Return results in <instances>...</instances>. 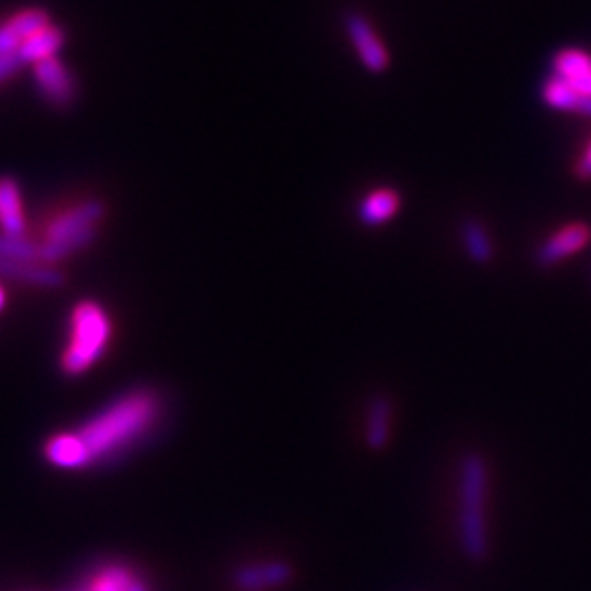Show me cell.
<instances>
[{
	"mask_svg": "<svg viewBox=\"0 0 591 591\" xmlns=\"http://www.w3.org/2000/svg\"><path fill=\"white\" fill-rule=\"evenodd\" d=\"M392 427V405L388 399L379 397L368 408L366 416V443L370 449L386 447Z\"/></svg>",
	"mask_w": 591,
	"mask_h": 591,
	"instance_id": "16",
	"label": "cell"
},
{
	"mask_svg": "<svg viewBox=\"0 0 591 591\" xmlns=\"http://www.w3.org/2000/svg\"><path fill=\"white\" fill-rule=\"evenodd\" d=\"M0 259L22 263H44L40 243L29 241L25 235L0 233Z\"/></svg>",
	"mask_w": 591,
	"mask_h": 591,
	"instance_id": "18",
	"label": "cell"
},
{
	"mask_svg": "<svg viewBox=\"0 0 591 591\" xmlns=\"http://www.w3.org/2000/svg\"><path fill=\"white\" fill-rule=\"evenodd\" d=\"M589 239L591 228L587 224H567L561 230H556L550 239L541 243L537 250V263L543 265V268H552V265L574 257L576 252H581L589 243Z\"/></svg>",
	"mask_w": 591,
	"mask_h": 591,
	"instance_id": "7",
	"label": "cell"
},
{
	"mask_svg": "<svg viewBox=\"0 0 591 591\" xmlns=\"http://www.w3.org/2000/svg\"><path fill=\"white\" fill-rule=\"evenodd\" d=\"M0 276H7L11 281L27 283L33 287H60L64 285V274L55 270V265L46 263H22V261H9L0 259Z\"/></svg>",
	"mask_w": 591,
	"mask_h": 591,
	"instance_id": "10",
	"label": "cell"
},
{
	"mask_svg": "<svg viewBox=\"0 0 591 591\" xmlns=\"http://www.w3.org/2000/svg\"><path fill=\"white\" fill-rule=\"evenodd\" d=\"M64 46V31L55 25H46L20 46L18 57L22 64H40L44 60H53Z\"/></svg>",
	"mask_w": 591,
	"mask_h": 591,
	"instance_id": "13",
	"label": "cell"
},
{
	"mask_svg": "<svg viewBox=\"0 0 591 591\" xmlns=\"http://www.w3.org/2000/svg\"><path fill=\"white\" fill-rule=\"evenodd\" d=\"M292 578V567L283 561H263V563H252L241 567L235 574V583L246 589H265V587H276L287 583Z\"/></svg>",
	"mask_w": 591,
	"mask_h": 591,
	"instance_id": "11",
	"label": "cell"
},
{
	"mask_svg": "<svg viewBox=\"0 0 591 591\" xmlns=\"http://www.w3.org/2000/svg\"><path fill=\"white\" fill-rule=\"evenodd\" d=\"M112 338V322L99 303L84 300L73 309L71 342H68L62 368L66 375H81L95 366L106 353Z\"/></svg>",
	"mask_w": 591,
	"mask_h": 591,
	"instance_id": "4",
	"label": "cell"
},
{
	"mask_svg": "<svg viewBox=\"0 0 591 591\" xmlns=\"http://www.w3.org/2000/svg\"><path fill=\"white\" fill-rule=\"evenodd\" d=\"M25 66L20 62V57L16 55V53H11V55H0V84H3V81H7V79H11L14 77L20 68Z\"/></svg>",
	"mask_w": 591,
	"mask_h": 591,
	"instance_id": "20",
	"label": "cell"
},
{
	"mask_svg": "<svg viewBox=\"0 0 591 591\" xmlns=\"http://www.w3.org/2000/svg\"><path fill=\"white\" fill-rule=\"evenodd\" d=\"M401 197L392 189H375L368 193L359 208V217L366 226H381L390 222V219L399 213Z\"/></svg>",
	"mask_w": 591,
	"mask_h": 591,
	"instance_id": "15",
	"label": "cell"
},
{
	"mask_svg": "<svg viewBox=\"0 0 591 591\" xmlns=\"http://www.w3.org/2000/svg\"><path fill=\"white\" fill-rule=\"evenodd\" d=\"M346 33H349V40L359 57V62H362L368 71H386L390 66V53L384 40L377 36L375 27L370 25L364 16L353 14L346 18Z\"/></svg>",
	"mask_w": 591,
	"mask_h": 591,
	"instance_id": "6",
	"label": "cell"
},
{
	"mask_svg": "<svg viewBox=\"0 0 591 591\" xmlns=\"http://www.w3.org/2000/svg\"><path fill=\"white\" fill-rule=\"evenodd\" d=\"M160 416V399L149 390H136L114 401L95 419L75 432L84 445L90 465L121 454L123 449L141 440Z\"/></svg>",
	"mask_w": 591,
	"mask_h": 591,
	"instance_id": "1",
	"label": "cell"
},
{
	"mask_svg": "<svg viewBox=\"0 0 591 591\" xmlns=\"http://www.w3.org/2000/svg\"><path fill=\"white\" fill-rule=\"evenodd\" d=\"M44 456L53 467L60 469H84L90 467V460L84 445L75 432L57 434L44 447Z\"/></svg>",
	"mask_w": 591,
	"mask_h": 591,
	"instance_id": "12",
	"label": "cell"
},
{
	"mask_svg": "<svg viewBox=\"0 0 591 591\" xmlns=\"http://www.w3.org/2000/svg\"><path fill=\"white\" fill-rule=\"evenodd\" d=\"M46 25H51V20L44 9L40 7L20 9L18 14H14L0 25V55L18 53L20 46L25 44L33 33L40 31Z\"/></svg>",
	"mask_w": 591,
	"mask_h": 591,
	"instance_id": "8",
	"label": "cell"
},
{
	"mask_svg": "<svg viewBox=\"0 0 591 591\" xmlns=\"http://www.w3.org/2000/svg\"><path fill=\"white\" fill-rule=\"evenodd\" d=\"M77 591H149V587L132 567L112 563L99 567Z\"/></svg>",
	"mask_w": 591,
	"mask_h": 591,
	"instance_id": "9",
	"label": "cell"
},
{
	"mask_svg": "<svg viewBox=\"0 0 591 591\" xmlns=\"http://www.w3.org/2000/svg\"><path fill=\"white\" fill-rule=\"evenodd\" d=\"M103 215H106V206L99 200H88L66 208L44 230V241L40 243L42 261L46 265H55L88 248L97 239V228L103 222Z\"/></svg>",
	"mask_w": 591,
	"mask_h": 591,
	"instance_id": "3",
	"label": "cell"
},
{
	"mask_svg": "<svg viewBox=\"0 0 591 591\" xmlns=\"http://www.w3.org/2000/svg\"><path fill=\"white\" fill-rule=\"evenodd\" d=\"M574 171H576V176L581 178V180H591V141H589V145L585 147L583 156L578 158Z\"/></svg>",
	"mask_w": 591,
	"mask_h": 591,
	"instance_id": "21",
	"label": "cell"
},
{
	"mask_svg": "<svg viewBox=\"0 0 591 591\" xmlns=\"http://www.w3.org/2000/svg\"><path fill=\"white\" fill-rule=\"evenodd\" d=\"M22 195L14 178H0V228L5 235H25Z\"/></svg>",
	"mask_w": 591,
	"mask_h": 591,
	"instance_id": "14",
	"label": "cell"
},
{
	"mask_svg": "<svg viewBox=\"0 0 591 591\" xmlns=\"http://www.w3.org/2000/svg\"><path fill=\"white\" fill-rule=\"evenodd\" d=\"M486 493H489V469L482 456L471 454L462 460L458 478V532L462 548L471 559H482L489 550Z\"/></svg>",
	"mask_w": 591,
	"mask_h": 591,
	"instance_id": "2",
	"label": "cell"
},
{
	"mask_svg": "<svg viewBox=\"0 0 591 591\" xmlns=\"http://www.w3.org/2000/svg\"><path fill=\"white\" fill-rule=\"evenodd\" d=\"M541 97L550 108L561 110V112H578V106H581V99H583L570 84H565L563 79L554 75L546 81V84H543Z\"/></svg>",
	"mask_w": 591,
	"mask_h": 591,
	"instance_id": "17",
	"label": "cell"
},
{
	"mask_svg": "<svg viewBox=\"0 0 591 591\" xmlns=\"http://www.w3.org/2000/svg\"><path fill=\"white\" fill-rule=\"evenodd\" d=\"M5 300H7V296H5V289H3V287H0V309H3V307H5Z\"/></svg>",
	"mask_w": 591,
	"mask_h": 591,
	"instance_id": "23",
	"label": "cell"
},
{
	"mask_svg": "<svg viewBox=\"0 0 591 591\" xmlns=\"http://www.w3.org/2000/svg\"><path fill=\"white\" fill-rule=\"evenodd\" d=\"M33 77H36V86L42 99L49 106L57 110L73 106L77 99V79L60 57H53V60H44L33 66Z\"/></svg>",
	"mask_w": 591,
	"mask_h": 591,
	"instance_id": "5",
	"label": "cell"
},
{
	"mask_svg": "<svg viewBox=\"0 0 591 591\" xmlns=\"http://www.w3.org/2000/svg\"><path fill=\"white\" fill-rule=\"evenodd\" d=\"M578 114H585V117H591V97H583L581 106H578Z\"/></svg>",
	"mask_w": 591,
	"mask_h": 591,
	"instance_id": "22",
	"label": "cell"
},
{
	"mask_svg": "<svg viewBox=\"0 0 591 591\" xmlns=\"http://www.w3.org/2000/svg\"><path fill=\"white\" fill-rule=\"evenodd\" d=\"M465 246L469 257L478 263H486L493 259V243L484 226L478 222H469L465 226Z\"/></svg>",
	"mask_w": 591,
	"mask_h": 591,
	"instance_id": "19",
	"label": "cell"
}]
</instances>
